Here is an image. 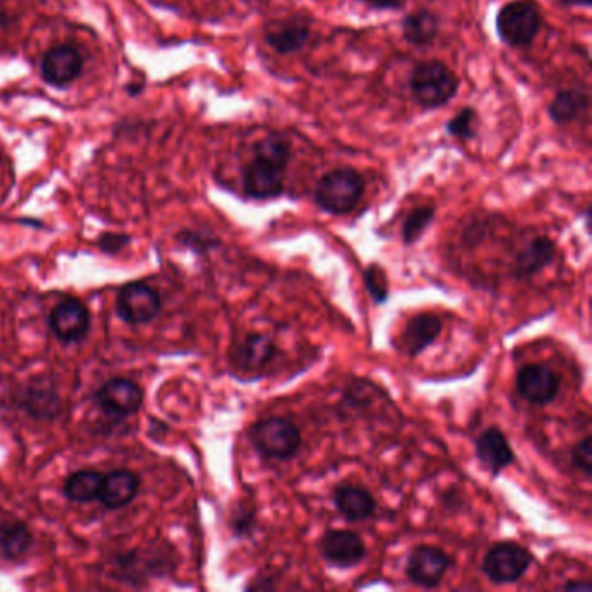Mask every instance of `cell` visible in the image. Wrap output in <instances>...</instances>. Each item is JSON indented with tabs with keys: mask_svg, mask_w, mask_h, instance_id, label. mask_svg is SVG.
Segmentation results:
<instances>
[{
	"mask_svg": "<svg viewBox=\"0 0 592 592\" xmlns=\"http://www.w3.org/2000/svg\"><path fill=\"white\" fill-rule=\"evenodd\" d=\"M117 315L129 325H143L157 318L162 308L160 294L150 285L131 282L120 289L117 296Z\"/></svg>",
	"mask_w": 592,
	"mask_h": 592,
	"instance_id": "obj_9",
	"label": "cell"
},
{
	"mask_svg": "<svg viewBox=\"0 0 592 592\" xmlns=\"http://www.w3.org/2000/svg\"><path fill=\"white\" fill-rule=\"evenodd\" d=\"M532 554L516 542H499L483 556L481 570L490 582L504 586L514 584L527 575L532 566Z\"/></svg>",
	"mask_w": 592,
	"mask_h": 592,
	"instance_id": "obj_6",
	"label": "cell"
},
{
	"mask_svg": "<svg viewBox=\"0 0 592 592\" xmlns=\"http://www.w3.org/2000/svg\"><path fill=\"white\" fill-rule=\"evenodd\" d=\"M440 16L429 7H419L412 13L405 14L400 23L402 37L408 46L426 49L440 35Z\"/></svg>",
	"mask_w": 592,
	"mask_h": 592,
	"instance_id": "obj_18",
	"label": "cell"
},
{
	"mask_svg": "<svg viewBox=\"0 0 592 592\" xmlns=\"http://www.w3.org/2000/svg\"><path fill=\"white\" fill-rule=\"evenodd\" d=\"M436 218V207L431 204L419 205L408 212L407 218L402 224V240L405 245H414L421 240L422 235L428 231Z\"/></svg>",
	"mask_w": 592,
	"mask_h": 592,
	"instance_id": "obj_28",
	"label": "cell"
},
{
	"mask_svg": "<svg viewBox=\"0 0 592 592\" xmlns=\"http://www.w3.org/2000/svg\"><path fill=\"white\" fill-rule=\"evenodd\" d=\"M277 355V344L270 336L247 334L231 349L230 362L242 374H259L270 367Z\"/></svg>",
	"mask_w": 592,
	"mask_h": 592,
	"instance_id": "obj_11",
	"label": "cell"
},
{
	"mask_svg": "<svg viewBox=\"0 0 592 592\" xmlns=\"http://www.w3.org/2000/svg\"><path fill=\"white\" fill-rule=\"evenodd\" d=\"M561 589H565V591H572V589H584V591H589L591 589V582L589 580H570V582H565Z\"/></svg>",
	"mask_w": 592,
	"mask_h": 592,
	"instance_id": "obj_35",
	"label": "cell"
},
{
	"mask_svg": "<svg viewBox=\"0 0 592 592\" xmlns=\"http://www.w3.org/2000/svg\"><path fill=\"white\" fill-rule=\"evenodd\" d=\"M139 478L132 471H113L103 476L98 499L108 509L129 506L138 495Z\"/></svg>",
	"mask_w": 592,
	"mask_h": 592,
	"instance_id": "obj_22",
	"label": "cell"
},
{
	"mask_svg": "<svg viewBox=\"0 0 592 592\" xmlns=\"http://www.w3.org/2000/svg\"><path fill=\"white\" fill-rule=\"evenodd\" d=\"M167 563L169 560L160 551L157 553L155 551H148V553L141 551L139 553V549H136L132 553L120 556L113 566L117 568V577H120L117 580H125V582L136 580L139 586L141 580H146V577H150L153 573L157 575L158 568H165Z\"/></svg>",
	"mask_w": 592,
	"mask_h": 592,
	"instance_id": "obj_24",
	"label": "cell"
},
{
	"mask_svg": "<svg viewBox=\"0 0 592 592\" xmlns=\"http://www.w3.org/2000/svg\"><path fill=\"white\" fill-rule=\"evenodd\" d=\"M334 504L344 520L362 523L374 516L377 502L369 490L356 485H341L334 492Z\"/></svg>",
	"mask_w": 592,
	"mask_h": 592,
	"instance_id": "obj_20",
	"label": "cell"
},
{
	"mask_svg": "<svg viewBox=\"0 0 592 592\" xmlns=\"http://www.w3.org/2000/svg\"><path fill=\"white\" fill-rule=\"evenodd\" d=\"M363 278H365V287L369 290L370 297L374 299V303H386V299L389 296L386 271L382 270L379 264H370L369 268L363 273Z\"/></svg>",
	"mask_w": 592,
	"mask_h": 592,
	"instance_id": "obj_29",
	"label": "cell"
},
{
	"mask_svg": "<svg viewBox=\"0 0 592 592\" xmlns=\"http://www.w3.org/2000/svg\"><path fill=\"white\" fill-rule=\"evenodd\" d=\"M440 334V316L433 313H419L412 316L400 339L403 353L410 358L421 355L422 351H426L431 344L435 343Z\"/></svg>",
	"mask_w": 592,
	"mask_h": 592,
	"instance_id": "obj_19",
	"label": "cell"
},
{
	"mask_svg": "<svg viewBox=\"0 0 592 592\" xmlns=\"http://www.w3.org/2000/svg\"><path fill=\"white\" fill-rule=\"evenodd\" d=\"M474 450L481 466L492 476H499L516 459L507 436L497 426L481 431L480 436L474 441Z\"/></svg>",
	"mask_w": 592,
	"mask_h": 592,
	"instance_id": "obj_16",
	"label": "cell"
},
{
	"mask_svg": "<svg viewBox=\"0 0 592 592\" xmlns=\"http://www.w3.org/2000/svg\"><path fill=\"white\" fill-rule=\"evenodd\" d=\"M450 566L452 558L440 547L417 546L408 554L405 573L414 586L433 589L440 586Z\"/></svg>",
	"mask_w": 592,
	"mask_h": 592,
	"instance_id": "obj_8",
	"label": "cell"
},
{
	"mask_svg": "<svg viewBox=\"0 0 592 592\" xmlns=\"http://www.w3.org/2000/svg\"><path fill=\"white\" fill-rule=\"evenodd\" d=\"M82 66L84 60L77 47L56 46L44 56L40 65V75L49 86L66 87L72 84L73 80L79 79Z\"/></svg>",
	"mask_w": 592,
	"mask_h": 592,
	"instance_id": "obj_15",
	"label": "cell"
},
{
	"mask_svg": "<svg viewBox=\"0 0 592 592\" xmlns=\"http://www.w3.org/2000/svg\"><path fill=\"white\" fill-rule=\"evenodd\" d=\"M367 181L355 167H336L316 181L315 204L330 216H348L362 202Z\"/></svg>",
	"mask_w": 592,
	"mask_h": 592,
	"instance_id": "obj_3",
	"label": "cell"
},
{
	"mask_svg": "<svg viewBox=\"0 0 592 592\" xmlns=\"http://www.w3.org/2000/svg\"><path fill=\"white\" fill-rule=\"evenodd\" d=\"M589 106L591 96L587 91L568 87L554 94V98L547 103V117L556 125L572 124L589 110Z\"/></svg>",
	"mask_w": 592,
	"mask_h": 592,
	"instance_id": "obj_23",
	"label": "cell"
},
{
	"mask_svg": "<svg viewBox=\"0 0 592 592\" xmlns=\"http://www.w3.org/2000/svg\"><path fill=\"white\" fill-rule=\"evenodd\" d=\"M573 468L584 473L586 478H591L592 474V438L586 435L573 447L572 450Z\"/></svg>",
	"mask_w": 592,
	"mask_h": 592,
	"instance_id": "obj_31",
	"label": "cell"
},
{
	"mask_svg": "<svg viewBox=\"0 0 592 592\" xmlns=\"http://www.w3.org/2000/svg\"><path fill=\"white\" fill-rule=\"evenodd\" d=\"M561 4L566 7H591L592 0H561Z\"/></svg>",
	"mask_w": 592,
	"mask_h": 592,
	"instance_id": "obj_36",
	"label": "cell"
},
{
	"mask_svg": "<svg viewBox=\"0 0 592 592\" xmlns=\"http://www.w3.org/2000/svg\"><path fill=\"white\" fill-rule=\"evenodd\" d=\"M32 546V532L20 520L0 523V558L7 561L20 560Z\"/></svg>",
	"mask_w": 592,
	"mask_h": 592,
	"instance_id": "obj_25",
	"label": "cell"
},
{
	"mask_svg": "<svg viewBox=\"0 0 592 592\" xmlns=\"http://www.w3.org/2000/svg\"><path fill=\"white\" fill-rule=\"evenodd\" d=\"M231 527H233L235 535H240V537L249 535V533L254 530V527H256V516H254V511L245 509V507H240V511L233 516Z\"/></svg>",
	"mask_w": 592,
	"mask_h": 592,
	"instance_id": "obj_33",
	"label": "cell"
},
{
	"mask_svg": "<svg viewBox=\"0 0 592 592\" xmlns=\"http://www.w3.org/2000/svg\"><path fill=\"white\" fill-rule=\"evenodd\" d=\"M179 244L186 247V249L193 250L197 254H207L211 250L218 249L219 238L214 237L212 233L207 231L185 230L178 235Z\"/></svg>",
	"mask_w": 592,
	"mask_h": 592,
	"instance_id": "obj_30",
	"label": "cell"
},
{
	"mask_svg": "<svg viewBox=\"0 0 592 592\" xmlns=\"http://www.w3.org/2000/svg\"><path fill=\"white\" fill-rule=\"evenodd\" d=\"M407 87L415 105L424 112H435L457 98L461 80L445 61L424 60L408 73Z\"/></svg>",
	"mask_w": 592,
	"mask_h": 592,
	"instance_id": "obj_2",
	"label": "cell"
},
{
	"mask_svg": "<svg viewBox=\"0 0 592 592\" xmlns=\"http://www.w3.org/2000/svg\"><path fill=\"white\" fill-rule=\"evenodd\" d=\"M561 377L542 363H528L516 375V389L532 405H547L558 396Z\"/></svg>",
	"mask_w": 592,
	"mask_h": 592,
	"instance_id": "obj_10",
	"label": "cell"
},
{
	"mask_svg": "<svg viewBox=\"0 0 592 592\" xmlns=\"http://www.w3.org/2000/svg\"><path fill=\"white\" fill-rule=\"evenodd\" d=\"M556 257V244L549 237H533L514 257L513 273L518 280H530L546 270Z\"/></svg>",
	"mask_w": 592,
	"mask_h": 592,
	"instance_id": "obj_17",
	"label": "cell"
},
{
	"mask_svg": "<svg viewBox=\"0 0 592 592\" xmlns=\"http://www.w3.org/2000/svg\"><path fill=\"white\" fill-rule=\"evenodd\" d=\"M323 560L336 568H353L367 556V546L358 533L351 530H329L320 540Z\"/></svg>",
	"mask_w": 592,
	"mask_h": 592,
	"instance_id": "obj_12",
	"label": "cell"
},
{
	"mask_svg": "<svg viewBox=\"0 0 592 592\" xmlns=\"http://www.w3.org/2000/svg\"><path fill=\"white\" fill-rule=\"evenodd\" d=\"M131 242V238L124 235V233H103L98 240L99 250H103L105 254H119L120 250H124Z\"/></svg>",
	"mask_w": 592,
	"mask_h": 592,
	"instance_id": "obj_32",
	"label": "cell"
},
{
	"mask_svg": "<svg viewBox=\"0 0 592 592\" xmlns=\"http://www.w3.org/2000/svg\"><path fill=\"white\" fill-rule=\"evenodd\" d=\"M294 145L282 131L268 132L252 146V157L242 169V186L250 200H273L285 193L287 169Z\"/></svg>",
	"mask_w": 592,
	"mask_h": 592,
	"instance_id": "obj_1",
	"label": "cell"
},
{
	"mask_svg": "<svg viewBox=\"0 0 592 592\" xmlns=\"http://www.w3.org/2000/svg\"><path fill=\"white\" fill-rule=\"evenodd\" d=\"M313 18L310 14L294 13L271 18L263 27V39L278 56L301 53L311 39Z\"/></svg>",
	"mask_w": 592,
	"mask_h": 592,
	"instance_id": "obj_7",
	"label": "cell"
},
{
	"mask_svg": "<svg viewBox=\"0 0 592 592\" xmlns=\"http://www.w3.org/2000/svg\"><path fill=\"white\" fill-rule=\"evenodd\" d=\"M94 400L98 403V407L108 415L129 417L143 407L145 395H143V389L139 388L136 382L119 377V379L105 382L96 391Z\"/></svg>",
	"mask_w": 592,
	"mask_h": 592,
	"instance_id": "obj_13",
	"label": "cell"
},
{
	"mask_svg": "<svg viewBox=\"0 0 592 592\" xmlns=\"http://www.w3.org/2000/svg\"><path fill=\"white\" fill-rule=\"evenodd\" d=\"M49 327L63 343H79L89 332L91 315L77 299H65L54 306L49 315Z\"/></svg>",
	"mask_w": 592,
	"mask_h": 592,
	"instance_id": "obj_14",
	"label": "cell"
},
{
	"mask_svg": "<svg viewBox=\"0 0 592 592\" xmlns=\"http://www.w3.org/2000/svg\"><path fill=\"white\" fill-rule=\"evenodd\" d=\"M16 405L37 421H53L61 414V398L53 388L30 384L14 398Z\"/></svg>",
	"mask_w": 592,
	"mask_h": 592,
	"instance_id": "obj_21",
	"label": "cell"
},
{
	"mask_svg": "<svg viewBox=\"0 0 592 592\" xmlns=\"http://www.w3.org/2000/svg\"><path fill=\"white\" fill-rule=\"evenodd\" d=\"M105 474L98 471H77L70 474L65 481L66 499L72 502H93L98 500Z\"/></svg>",
	"mask_w": 592,
	"mask_h": 592,
	"instance_id": "obj_26",
	"label": "cell"
},
{
	"mask_svg": "<svg viewBox=\"0 0 592 592\" xmlns=\"http://www.w3.org/2000/svg\"><path fill=\"white\" fill-rule=\"evenodd\" d=\"M478 127H480V112L474 106H462L454 117H450L445 124V132L452 139L468 143L478 138Z\"/></svg>",
	"mask_w": 592,
	"mask_h": 592,
	"instance_id": "obj_27",
	"label": "cell"
},
{
	"mask_svg": "<svg viewBox=\"0 0 592 592\" xmlns=\"http://www.w3.org/2000/svg\"><path fill=\"white\" fill-rule=\"evenodd\" d=\"M544 14L537 0H511L495 16V33L504 46L528 49L539 37Z\"/></svg>",
	"mask_w": 592,
	"mask_h": 592,
	"instance_id": "obj_4",
	"label": "cell"
},
{
	"mask_svg": "<svg viewBox=\"0 0 592 592\" xmlns=\"http://www.w3.org/2000/svg\"><path fill=\"white\" fill-rule=\"evenodd\" d=\"M250 441L257 454L270 461H290L301 448V433L294 422L285 417H266L250 429Z\"/></svg>",
	"mask_w": 592,
	"mask_h": 592,
	"instance_id": "obj_5",
	"label": "cell"
},
{
	"mask_svg": "<svg viewBox=\"0 0 592 592\" xmlns=\"http://www.w3.org/2000/svg\"><path fill=\"white\" fill-rule=\"evenodd\" d=\"M358 4L369 7L372 11H402L405 0H356Z\"/></svg>",
	"mask_w": 592,
	"mask_h": 592,
	"instance_id": "obj_34",
	"label": "cell"
}]
</instances>
